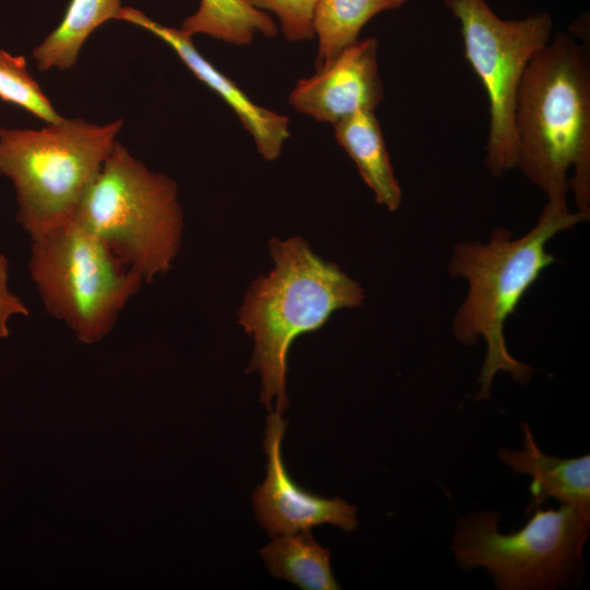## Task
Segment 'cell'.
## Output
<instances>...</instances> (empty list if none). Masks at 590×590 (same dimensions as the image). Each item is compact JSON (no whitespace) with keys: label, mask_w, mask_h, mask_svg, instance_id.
Instances as JSON below:
<instances>
[{"label":"cell","mask_w":590,"mask_h":590,"mask_svg":"<svg viewBox=\"0 0 590 590\" xmlns=\"http://www.w3.org/2000/svg\"><path fill=\"white\" fill-rule=\"evenodd\" d=\"M516 166L547 197L590 213V63L569 32L529 62L515 104Z\"/></svg>","instance_id":"1"},{"label":"cell","mask_w":590,"mask_h":590,"mask_svg":"<svg viewBox=\"0 0 590 590\" xmlns=\"http://www.w3.org/2000/svg\"><path fill=\"white\" fill-rule=\"evenodd\" d=\"M590 213L571 212L567 203L548 202L535 225L524 235L512 237L497 227L487 241L468 240L455 245L448 271L452 279H464L468 293L452 319L457 341L473 345L486 342L476 400L491 398V387L498 371H507L527 384L533 368L516 359L508 351L505 322L515 314L528 290L556 259L546 249L558 233L589 220Z\"/></svg>","instance_id":"2"},{"label":"cell","mask_w":590,"mask_h":590,"mask_svg":"<svg viewBox=\"0 0 590 590\" xmlns=\"http://www.w3.org/2000/svg\"><path fill=\"white\" fill-rule=\"evenodd\" d=\"M273 270L249 287L239 310V323L252 337L255 349L248 371L261 377V402L283 413L287 355L300 334L317 331L338 309L362 305V286L335 263L317 256L302 237L269 241Z\"/></svg>","instance_id":"3"},{"label":"cell","mask_w":590,"mask_h":590,"mask_svg":"<svg viewBox=\"0 0 590 590\" xmlns=\"http://www.w3.org/2000/svg\"><path fill=\"white\" fill-rule=\"evenodd\" d=\"M121 126L63 118L39 130L0 127V175L16 190V217L31 238L74 216Z\"/></svg>","instance_id":"4"},{"label":"cell","mask_w":590,"mask_h":590,"mask_svg":"<svg viewBox=\"0 0 590 590\" xmlns=\"http://www.w3.org/2000/svg\"><path fill=\"white\" fill-rule=\"evenodd\" d=\"M74 217L144 283L167 272L182 236L176 182L115 143Z\"/></svg>","instance_id":"5"},{"label":"cell","mask_w":590,"mask_h":590,"mask_svg":"<svg viewBox=\"0 0 590 590\" xmlns=\"http://www.w3.org/2000/svg\"><path fill=\"white\" fill-rule=\"evenodd\" d=\"M31 240L30 276L47 314L82 343L103 340L142 278L74 216Z\"/></svg>","instance_id":"6"},{"label":"cell","mask_w":590,"mask_h":590,"mask_svg":"<svg viewBox=\"0 0 590 590\" xmlns=\"http://www.w3.org/2000/svg\"><path fill=\"white\" fill-rule=\"evenodd\" d=\"M497 511H473L456 524L451 551L464 570L484 568L499 590H541L563 586L583 567L590 519L576 509L534 514L519 530L502 533Z\"/></svg>","instance_id":"7"},{"label":"cell","mask_w":590,"mask_h":590,"mask_svg":"<svg viewBox=\"0 0 590 590\" xmlns=\"http://www.w3.org/2000/svg\"><path fill=\"white\" fill-rule=\"evenodd\" d=\"M460 23L464 55L488 98L489 130L484 164L495 177L516 166L514 113L531 59L551 40L553 20L536 12L500 19L485 0H445Z\"/></svg>","instance_id":"8"},{"label":"cell","mask_w":590,"mask_h":590,"mask_svg":"<svg viewBox=\"0 0 590 590\" xmlns=\"http://www.w3.org/2000/svg\"><path fill=\"white\" fill-rule=\"evenodd\" d=\"M285 429L282 414L270 411L263 440L267 475L252 493V506L260 526L271 538L322 524L335 526L345 532L354 531L358 524L355 506L341 497L324 498L310 494L292 480L282 459Z\"/></svg>","instance_id":"9"},{"label":"cell","mask_w":590,"mask_h":590,"mask_svg":"<svg viewBox=\"0 0 590 590\" xmlns=\"http://www.w3.org/2000/svg\"><path fill=\"white\" fill-rule=\"evenodd\" d=\"M384 98L375 37L357 40L315 74L299 80L288 96L298 113L335 125L361 110L375 111Z\"/></svg>","instance_id":"10"},{"label":"cell","mask_w":590,"mask_h":590,"mask_svg":"<svg viewBox=\"0 0 590 590\" xmlns=\"http://www.w3.org/2000/svg\"><path fill=\"white\" fill-rule=\"evenodd\" d=\"M116 20L146 30L166 43L196 78L232 108L252 137L258 153L267 161H274L280 156L291 135L288 117L251 101L234 81L206 60L197 50L191 37L186 36L180 30L163 25L130 7H122Z\"/></svg>","instance_id":"11"},{"label":"cell","mask_w":590,"mask_h":590,"mask_svg":"<svg viewBox=\"0 0 590 590\" xmlns=\"http://www.w3.org/2000/svg\"><path fill=\"white\" fill-rule=\"evenodd\" d=\"M522 449H499L497 456L515 473L532 476L530 489L534 507L547 498L576 509L590 519V456L559 458L543 452L528 423L521 425Z\"/></svg>","instance_id":"12"},{"label":"cell","mask_w":590,"mask_h":590,"mask_svg":"<svg viewBox=\"0 0 590 590\" xmlns=\"http://www.w3.org/2000/svg\"><path fill=\"white\" fill-rule=\"evenodd\" d=\"M333 126L338 143L356 165L376 202L391 212L398 210L402 192L375 111H357Z\"/></svg>","instance_id":"13"},{"label":"cell","mask_w":590,"mask_h":590,"mask_svg":"<svg viewBox=\"0 0 590 590\" xmlns=\"http://www.w3.org/2000/svg\"><path fill=\"white\" fill-rule=\"evenodd\" d=\"M269 573L303 590H338L330 550L320 545L310 530L281 534L260 550Z\"/></svg>","instance_id":"14"},{"label":"cell","mask_w":590,"mask_h":590,"mask_svg":"<svg viewBox=\"0 0 590 590\" xmlns=\"http://www.w3.org/2000/svg\"><path fill=\"white\" fill-rule=\"evenodd\" d=\"M121 8V0H70L60 24L33 50L37 68H71L87 37Z\"/></svg>","instance_id":"15"},{"label":"cell","mask_w":590,"mask_h":590,"mask_svg":"<svg viewBox=\"0 0 590 590\" xmlns=\"http://www.w3.org/2000/svg\"><path fill=\"white\" fill-rule=\"evenodd\" d=\"M408 0H317L314 34L318 39L316 69L358 40L362 28L377 14L396 10Z\"/></svg>","instance_id":"16"},{"label":"cell","mask_w":590,"mask_h":590,"mask_svg":"<svg viewBox=\"0 0 590 590\" xmlns=\"http://www.w3.org/2000/svg\"><path fill=\"white\" fill-rule=\"evenodd\" d=\"M179 30L188 37L203 34L237 46L250 44L260 34L269 38L278 34L273 19L245 0H200Z\"/></svg>","instance_id":"17"},{"label":"cell","mask_w":590,"mask_h":590,"mask_svg":"<svg viewBox=\"0 0 590 590\" xmlns=\"http://www.w3.org/2000/svg\"><path fill=\"white\" fill-rule=\"evenodd\" d=\"M0 98L14 104L47 123L63 119L30 74L23 56H13L0 49Z\"/></svg>","instance_id":"18"},{"label":"cell","mask_w":590,"mask_h":590,"mask_svg":"<svg viewBox=\"0 0 590 590\" xmlns=\"http://www.w3.org/2000/svg\"><path fill=\"white\" fill-rule=\"evenodd\" d=\"M264 12H272L279 20L281 32L287 40L303 42L315 37L314 12L317 0H245Z\"/></svg>","instance_id":"19"},{"label":"cell","mask_w":590,"mask_h":590,"mask_svg":"<svg viewBox=\"0 0 590 590\" xmlns=\"http://www.w3.org/2000/svg\"><path fill=\"white\" fill-rule=\"evenodd\" d=\"M30 316L25 303L9 288V261L0 253V338L9 335V321L12 317Z\"/></svg>","instance_id":"20"}]
</instances>
